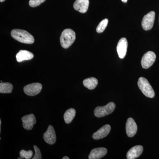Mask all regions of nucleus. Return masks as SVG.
I'll list each match as a JSON object with an SVG mask.
<instances>
[{
	"label": "nucleus",
	"mask_w": 159,
	"mask_h": 159,
	"mask_svg": "<svg viewBox=\"0 0 159 159\" xmlns=\"http://www.w3.org/2000/svg\"><path fill=\"white\" fill-rule=\"evenodd\" d=\"M46 0H30L29 6L31 7H36L42 4Z\"/></svg>",
	"instance_id": "obj_22"
},
{
	"label": "nucleus",
	"mask_w": 159,
	"mask_h": 159,
	"mask_svg": "<svg viewBox=\"0 0 159 159\" xmlns=\"http://www.w3.org/2000/svg\"><path fill=\"white\" fill-rule=\"evenodd\" d=\"M143 148L142 145H136L131 148L127 152V159H134L139 157L143 152Z\"/></svg>",
	"instance_id": "obj_14"
},
{
	"label": "nucleus",
	"mask_w": 159,
	"mask_h": 159,
	"mask_svg": "<svg viewBox=\"0 0 159 159\" xmlns=\"http://www.w3.org/2000/svg\"><path fill=\"white\" fill-rule=\"evenodd\" d=\"M156 55L152 51H148L142 57L141 64L144 69H147L153 65L156 60Z\"/></svg>",
	"instance_id": "obj_7"
},
{
	"label": "nucleus",
	"mask_w": 159,
	"mask_h": 159,
	"mask_svg": "<svg viewBox=\"0 0 159 159\" xmlns=\"http://www.w3.org/2000/svg\"><path fill=\"white\" fill-rule=\"evenodd\" d=\"M33 147H34V151H35V154H34V157L32 158V159H41L42 155L41 153L40 150L36 145H34Z\"/></svg>",
	"instance_id": "obj_23"
},
{
	"label": "nucleus",
	"mask_w": 159,
	"mask_h": 159,
	"mask_svg": "<svg viewBox=\"0 0 159 159\" xmlns=\"http://www.w3.org/2000/svg\"><path fill=\"white\" fill-rule=\"evenodd\" d=\"M128 42L125 38H122L119 40L117 46V51L119 57L121 59L125 57L127 52Z\"/></svg>",
	"instance_id": "obj_8"
},
{
	"label": "nucleus",
	"mask_w": 159,
	"mask_h": 159,
	"mask_svg": "<svg viewBox=\"0 0 159 159\" xmlns=\"http://www.w3.org/2000/svg\"><path fill=\"white\" fill-rule=\"evenodd\" d=\"M76 39V34L72 29H65L62 31L60 38L61 45L65 49L68 48Z\"/></svg>",
	"instance_id": "obj_2"
},
{
	"label": "nucleus",
	"mask_w": 159,
	"mask_h": 159,
	"mask_svg": "<svg viewBox=\"0 0 159 159\" xmlns=\"http://www.w3.org/2000/svg\"><path fill=\"white\" fill-rule=\"evenodd\" d=\"M121 1H122V2H123V3H126L128 0H121Z\"/></svg>",
	"instance_id": "obj_25"
},
{
	"label": "nucleus",
	"mask_w": 159,
	"mask_h": 159,
	"mask_svg": "<svg viewBox=\"0 0 159 159\" xmlns=\"http://www.w3.org/2000/svg\"><path fill=\"white\" fill-rule=\"evenodd\" d=\"M155 12L151 11L148 14L145 15L142 22V28L145 31H148L152 29L154 23Z\"/></svg>",
	"instance_id": "obj_5"
},
{
	"label": "nucleus",
	"mask_w": 159,
	"mask_h": 159,
	"mask_svg": "<svg viewBox=\"0 0 159 159\" xmlns=\"http://www.w3.org/2000/svg\"><path fill=\"white\" fill-rule=\"evenodd\" d=\"M76 110L74 108H70L67 110L64 115L65 122L67 124L71 123L76 115Z\"/></svg>",
	"instance_id": "obj_18"
},
{
	"label": "nucleus",
	"mask_w": 159,
	"mask_h": 159,
	"mask_svg": "<svg viewBox=\"0 0 159 159\" xmlns=\"http://www.w3.org/2000/svg\"><path fill=\"white\" fill-rule=\"evenodd\" d=\"M111 129V126L107 124L103 125L99 130L94 133L93 135V139L95 140H99L105 138L109 134Z\"/></svg>",
	"instance_id": "obj_12"
},
{
	"label": "nucleus",
	"mask_w": 159,
	"mask_h": 159,
	"mask_svg": "<svg viewBox=\"0 0 159 159\" xmlns=\"http://www.w3.org/2000/svg\"><path fill=\"white\" fill-rule=\"evenodd\" d=\"M107 149L103 147L94 148L91 151L89 155V159H101L105 156L107 153Z\"/></svg>",
	"instance_id": "obj_15"
},
{
	"label": "nucleus",
	"mask_w": 159,
	"mask_h": 159,
	"mask_svg": "<svg viewBox=\"0 0 159 159\" xmlns=\"http://www.w3.org/2000/svg\"><path fill=\"white\" fill-rule=\"evenodd\" d=\"M34 54L31 52L26 50H20L16 54V60L18 62L25 60H29L34 57Z\"/></svg>",
	"instance_id": "obj_16"
},
{
	"label": "nucleus",
	"mask_w": 159,
	"mask_h": 159,
	"mask_svg": "<svg viewBox=\"0 0 159 159\" xmlns=\"http://www.w3.org/2000/svg\"><path fill=\"white\" fill-rule=\"evenodd\" d=\"M11 37L20 43L25 44H32L34 39L33 35L25 30L21 29H13L11 31Z\"/></svg>",
	"instance_id": "obj_1"
},
{
	"label": "nucleus",
	"mask_w": 159,
	"mask_h": 159,
	"mask_svg": "<svg viewBox=\"0 0 159 159\" xmlns=\"http://www.w3.org/2000/svg\"><path fill=\"white\" fill-rule=\"evenodd\" d=\"M21 119L23 127L27 130L32 129L36 122V118L32 114L24 116Z\"/></svg>",
	"instance_id": "obj_10"
},
{
	"label": "nucleus",
	"mask_w": 159,
	"mask_h": 159,
	"mask_svg": "<svg viewBox=\"0 0 159 159\" xmlns=\"http://www.w3.org/2000/svg\"><path fill=\"white\" fill-rule=\"evenodd\" d=\"M42 87V85L39 83H33L26 85L24 87V91L26 95L32 97L39 94Z\"/></svg>",
	"instance_id": "obj_6"
},
{
	"label": "nucleus",
	"mask_w": 159,
	"mask_h": 159,
	"mask_svg": "<svg viewBox=\"0 0 159 159\" xmlns=\"http://www.w3.org/2000/svg\"><path fill=\"white\" fill-rule=\"evenodd\" d=\"M20 155L22 158L26 159H31L33 156V152L31 150L27 151L25 150H21L20 152Z\"/></svg>",
	"instance_id": "obj_21"
},
{
	"label": "nucleus",
	"mask_w": 159,
	"mask_h": 159,
	"mask_svg": "<svg viewBox=\"0 0 159 159\" xmlns=\"http://www.w3.org/2000/svg\"><path fill=\"white\" fill-rule=\"evenodd\" d=\"M62 159H69L70 158H69V157H68L66 156V157H63L62 158Z\"/></svg>",
	"instance_id": "obj_24"
},
{
	"label": "nucleus",
	"mask_w": 159,
	"mask_h": 159,
	"mask_svg": "<svg viewBox=\"0 0 159 159\" xmlns=\"http://www.w3.org/2000/svg\"><path fill=\"white\" fill-rule=\"evenodd\" d=\"M5 1V0H0V2H4Z\"/></svg>",
	"instance_id": "obj_26"
},
{
	"label": "nucleus",
	"mask_w": 159,
	"mask_h": 159,
	"mask_svg": "<svg viewBox=\"0 0 159 159\" xmlns=\"http://www.w3.org/2000/svg\"><path fill=\"white\" fill-rule=\"evenodd\" d=\"M138 84L140 90L146 97L150 98L154 97L155 93L153 89L146 78L143 77L139 78Z\"/></svg>",
	"instance_id": "obj_3"
},
{
	"label": "nucleus",
	"mask_w": 159,
	"mask_h": 159,
	"mask_svg": "<svg viewBox=\"0 0 159 159\" xmlns=\"http://www.w3.org/2000/svg\"><path fill=\"white\" fill-rule=\"evenodd\" d=\"M89 4V0H76L74 3V8L80 13H84L87 11Z\"/></svg>",
	"instance_id": "obj_13"
},
{
	"label": "nucleus",
	"mask_w": 159,
	"mask_h": 159,
	"mask_svg": "<svg viewBox=\"0 0 159 159\" xmlns=\"http://www.w3.org/2000/svg\"><path fill=\"white\" fill-rule=\"evenodd\" d=\"M125 129L126 134L129 137L132 138L136 134L138 130V126L133 119L129 118L127 119L125 124Z\"/></svg>",
	"instance_id": "obj_11"
},
{
	"label": "nucleus",
	"mask_w": 159,
	"mask_h": 159,
	"mask_svg": "<svg viewBox=\"0 0 159 159\" xmlns=\"http://www.w3.org/2000/svg\"><path fill=\"white\" fill-rule=\"evenodd\" d=\"M83 84L87 88L93 90L96 88L98 84V81L95 77H89L83 80Z\"/></svg>",
	"instance_id": "obj_17"
},
{
	"label": "nucleus",
	"mask_w": 159,
	"mask_h": 159,
	"mask_svg": "<svg viewBox=\"0 0 159 159\" xmlns=\"http://www.w3.org/2000/svg\"><path fill=\"white\" fill-rule=\"evenodd\" d=\"M13 85L10 83L1 82L0 83V93H10L13 89Z\"/></svg>",
	"instance_id": "obj_19"
},
{
	"label": "nucleus",
	"mask_w": 159,
	"mask_h": 159,
	"mask_svg": "<svg viewBox=\"0 0 159 159\" xmlns=\"http://www.w3.org/2000/svg\"><path fill=\"white\" fill-rule=\"evenodd\" d=\"M108 20L107 19L102 20L97 26V31L98 33H102L105 30L107 26L108 25Z\"/></svg>",
	"instance_id": "obj_20"
},
{
	"label": "nucleus",
	"mask_w": 159,
	"mask_h": 159,
	"mask_svg": "<svg viewBox=\"0 0 159 159\" xmlns=\"http://www.w3.org/2000/svg\"><path fill=\"white\" fill-rule=\"evenodd\" d=\"M116 107V104L113 102H109L104 106L97 107L94 110V115L98 118L105 116L112 113Z\"/></svg>",
	"instance_id": "obj_4"
},
{
	"label": "nucleus",
	"mask_w": 159,
	"mask_h": 159,
	"mask_svg": "<svg viewBox=\"0 0 159 159\" xmlns=\"http://www.w3.org/2000/svg\"><path fill=\"white\" fill-rule=\"evenodd\" d=\"M43 137L45 142L50 145H53L56 142V134L52 125H49L48 129L43 134Z\"/></svg>",
	"instance_id": "obj_9"
}]
</instances>
